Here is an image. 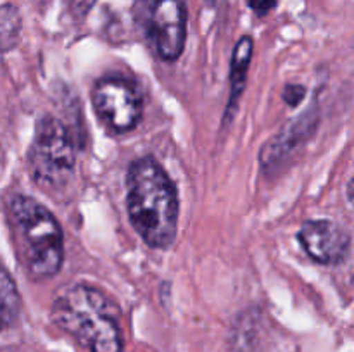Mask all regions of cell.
I'll use <instances>...</instances> for the list:
<instances>
[{"label": "cell", "instance_id": "1", "mask_svg": "<svg viewBox=\"0 0 354 352\" xmlns=\"http://www.w3.org/2000/svg\"><path fill=\"white\" fill-rule=\"evenodd\" d=\"M127 207L135 231L154 248H168L178 230V193L159 162L142 157L128 169Z\"/></svg>", "mask_w": 354, "mask_h": 352}, {"label": "cell", "instance_id": "2", "mask_svg": "<svg viewBox=\"0 0 354 352\" xmlns=\"http://www.w3.org/2000/svg\"><path fill=\"white\" fill-rule=\"evenodd\" d=\"M17 262L35 282L48 280L64 262V233L54 214L31 197L16 193L6 204Z\"/></svg>", "mask_w": 354, "mask_h": 352}, {"label": "cell", "instance_id": "3", "mask_svg": "<svg viewBox=\"0 0 354 352\" xmlns=\"http://www.w3.org/2000/svg\"><path fill=\"white\" fill-rule=\"evenodd\" d=\"M52 321L90 352H123L120 323L97 289L73 285L62 290L52 304Z\"/></svg>", "mask_w": 354, "mask_h": 352}, {"label": "cell", "instance_id": "4", "mask_svg": "<svg viewBox=\"0 0 354 352\" xmlns=\"http://www.w3.org/2000/svg\"><path fill=\"white\" fill-rule=\"evenodd\" d=\"M75 145L68 128L52 116L38 119L28 152V169L33 182L45 192L62 190L75 171Z\"/></svg>", "mask_w": 354, "mask_h": 352}, {"label": "cell", "instance_id": "5", "mask_svg": "<svg viewBox=\"0 0 354 352\" xmlns=\"http://www.w3.org/2000/svg\"><path fill=\"white\" fill-rule=\"evenodd\" d=\"M138 21L159 59L173 62L182 55L187 41V7L183 0H140Z\"/></svg>", "mask_w": 354, "mask_h": 352}, {"label": "cell", "instance_id": "6", "mask_svg": "<svg viewBox=\"0 0 354 352\" xmlns=\"http://www.w3.org/2000/svg\"><path fill=\"white\" fill-rule=\"evenodd\" d=\"M92 104L99 119L113 133L131 131L142 117L140 95L124 78H100L92 90Z\"/></svg>", "mask_w": 354, "mask_h": 352}, {"label": "cell", "instance_id": "7", "mask_svg": "<svg viewBox=\"0 0 354 352\" xmlns=\"http://www.w3.org/2000/svg\"><path fill=\"white\" fill-rule=\"evenodd\" d=\"M297 238L306 254L320 264H337L344 261L351 245L349 235L337 223L328 219L306 221Z\"/></svg>", "mask_w": 354, "mask_h": 352}, {"label": "cell", "instance_id": "8", "mask_svg": "<svg viewBox=\"0 0 354 352\" xmlns=\"http://www.w3.org/2000/svg\"><path fill=\"white\" fill-rule=\"evenodd\" d=\"M317 126L318 117L315 116V110H308V113L296 117L292 123L287 124L286 130L280 131L277 137H273L272 141L259 154L263 169L270 171V169H275L279 164H283V161L290 157V154L306 141V138L313 133Z\"/></svg>", "mask_w": 354, "mask_h": 352}, {"label": "cell", "instance_id": "9", "mask_svg": "<svg viewBox=\"0 0 354 352\" xmlns=\"http://www.w3.org/2000/svg\"><path fill=\"white\" fill-rule=\"evenodd\" d=\"M252 50H254V41H252L251 37H242L237 41V45H235L230 66V99H228L225 119H230L232 114H235L239 99L244 93L245 83H248L249 64H251L252 59Z\"/></svg>", "mask_w": 354, "mask_h": 352}, {"label": "cell", "instance_id": "10", "mask_svg": "<svg viewBox=\"0 0 354 352\" xmlns=\"http://www.w3.org/2000/svg\"><path fill=\"white\" fill-rule=\"evenodd\" d=\"M21 311V295L16 282L0 262V331L16 323Z\"/></svg>", "mask_w": 354, "mask_h": 352}, {"label": "cell", "instance_id": "11", "mask_svg": "<svg viewBox=\"0 0 354 352\" xmlns=\"http://www.w3.org/2000/svg\"><path fill=\"white\" fill-rule=\"evenodd\" d=\"M21 14L12 3L0 6V54H7L17 47L21 38Z\"/></svg>", "mask_w": 354, "mask_h": 352}, {"label": "cell", "instance_id": "12", "mask_svg": "<svg viewBox=\"0 0 354 352\" xmlns=\"http://www.w3.org/2000/svg\"><path fill=\"white\" fill-rule=\"evenodd\" d=\"M97 2H99V0H68L69 14H71L73 17H76V19H83V17L92 10V7L95 6Z\"/></svg>", "mask_w": 354, "mask_h": 352}, {"label": "cell", "instance_id": "13", "mask_svg": "<svg viewBox=\"0 0 354 352\" xmlns=\"http://www.w3.org/2000/svg\"><path fill=\"white\" fill-rule=\"evenodd\" d=\"M304 86L301 85H287L286 88H283V100H286L289 106H299L301 100L304 99Z\"/></svg>", "mask_w": 354, "mask_h": 352}, {"label": "cell", "instance_id": "14", "mask_svg": "<svg viewBox=\"0 0 354 352\" xmlns=\"http://www.w3.org/2000/svg\"><path fill=\"white\" fill-rule=\"evenodd\" d=\"M277 0H251V6L254 7L258 14H266L270 9H273Z\"/></svg>", "mask_w": 354, "mask_h": 352}, {"label": "cell", "instance_id": "15", "mask_svg": "<svg viewBox=\"0 0 354 352\" xmlns=\"http://www.w3.org/2000/svg\"><path fill=\"white\" fill-rule=\"evenodd\" d=\"M348 197H349V200H351V204L354 206V178L351 179V182H349V185H348Z\"/></svg>", "mask_w": 354, "mask_h": 352}, {"label": "cell", "instance_id": "16", "mask_svg": "<svg viewBox=\"0 0 354 352\" xmlns=\"http://www.w3.org/2000/svg\"><path fill=\"white\" fill-rule=\"evenodd\" d=\"M207 2H209L211 6H218V3H220L221 0H207Z\"/></svg>", "mask_w": 354, "mask_h": 352}, {"label": "cell", "instance_id": "17", "mask_svg": "<svg viewBox=\"0 0 354 352\" xmlns=\"http://www.w3.org/2000/svg\"><path fill=\"white\" fill-rule=\"evenodd\" d=\"M353 282H354V278H353Z\"/></svg>", "mask_w": 354, "mask_h": 352}]
</instances>
